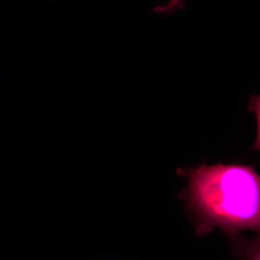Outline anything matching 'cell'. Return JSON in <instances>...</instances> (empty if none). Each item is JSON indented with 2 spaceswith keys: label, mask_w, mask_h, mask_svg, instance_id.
<instances>
[{
  "label": "cell",
  "mask_w": 260,
  "mask_h": 260,
  "mask_svg": "<svg viewBox=\"0 0 260 260\" xmlns=\"http://www.w3.org/2000/svg\"><path fill=\"white\" fill-rule=\"evenodd\" d=\"M187 186L181 193L199 235L220 228L230 235L259 230V176L250 166L205 164L181 171Z\"/></svg>",
  "instance_id": "1"
},
{
  "label": "cell",
  "mask_w": 260,
  "mask_h": 260,
  "mask_svg": "<svg viewBox=\"0 0 260 260\" xmlns=\"http://www.w3.org/2000/svg\"><path fill=\"white\" fill-rule=\"evenodd\" d=\"M186 1L187 0H170V2L166 5L155 6L153 9V12L162 15L173 14L177 9H184Z\"/></svg>",
  "instance_id": "2"
}]
</instances>
